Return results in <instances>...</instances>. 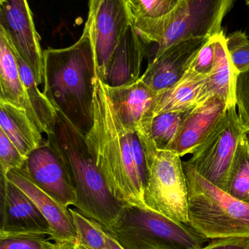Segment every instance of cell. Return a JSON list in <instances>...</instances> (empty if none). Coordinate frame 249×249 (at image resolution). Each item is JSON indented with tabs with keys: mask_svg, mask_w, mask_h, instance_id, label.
<instances>
[{
	"mask_svg": "<svg viewBox=\"0 0 249 249\" xmlns=\"http://www.w3.org/2000/svg\"><path fill=\"white\" fill-rule=\"evenodd\" d=\"M86 140L113 195L126 204L146 207L144 193L149 168L144 147L137 133L120 121L106 86L96 77L93 124Z\"/></svg>",
	"mask_w": 249,
	"mask_h": 249,
	"instance_id": "cell-1",
	"label": "cell"
},
{
	"mask_svg": "<svg viewBox=\"0 0 249 249\" xmlns=\"http://www.w3.org/2000/svg\"><path fill=\"white\" fill-rule=\"evenodd\" d=\"M43 93L57 111L85 135L93 124L95 63L90 36L84 26L71 46L43 51Z\"/></svg>",
	"mask_w": 249,
	"mask_h": 249,
	"instance_id": "cell-2",
	"label": "cell"
},
{
	"mask_svg": "<svg viewBox=\"0 0 249 249\" xmlns=\"http://www.w3.org/2000/svg\"><path fill=\"white\" fill-rule=\"evenodd\" d=\"M47 143L64 165L76 191L75 209L103 228L115 222L127 204L111 193L82 133L59 111Z\"/></svg>",
	"mask_w": 249,
	"mask_h": 249,
	"instance_id": "cell-3",
	"label": "cell"
},
{
	"mask_svg": "<svg viewBox=\"0 0 249 249\" xmlns=\"http://www.w3.org/2000/svg\"><path fill=\"white\" fill-rule=\"evenodd\" d=\"M188 187V225L207 239L249 237V203L209 182L183 162Z\"/></svg>",
	"mask_w": 249,
	"mask_h": 249,
	"instance_id": "cell-4",
	"label": "cell"
},
{
	"mask_svg": "<svg viewBox=\"0 0 249 249\" xmlns=\"http://www.w3.org/2000/svg\"><path fill=\"white\" fill-rule=\"evenodd\" d=\"M234 0H184L172 13L157 19L134 17L133 26L143 42L157 44L156 54L171 45L222 32V22Z\"/></svg>",
	"mask_w": 249,
	"mask_h": 249,
	"instance_id": "cell-5",
	"label": "cell"
},
{
	"mask_svg": "<svg viewBox=\"0 0 249 249\" xmlns=\"http://www.w3.org/2000/svg\"><path fill=\"white\" fill-rule=\"evenodd\" d=\"M104 230L124 249H200L207 240L187 224L134 205Z\"/></svg>",
	"mask_w": 249,
	"mask_h": 249,
	"instance_id": "cell-6",
	"label": "cell"
},
{
	"mask_svg": "<svg viewBox=\"0 0 249 249\" xmlns=\"http://www.w3.org/2000/svg\"><path fill=\"white\" fill-rule=\"evenodd\" d=\"M149 177L144 193L146 207L188 225V187L181 157L154 145L145 147Z\"/></svg>",
	"mask_w": 249,
	"mask_h": 249,
	"instance_id": "cell-7",
	"label": "cell"
},
{
	"mask_svg": "<svg viewBox=\"0 0 249 249\" xmlns=\"http://www.w3.org/2000/svg\"><path fill=\"white\" fill-rule=\"evenodd\" d=\"M134 22L131 0H89V31L96 77L105 83L114 53Z\"/></svg>",
	"mask_w": 249,
	"mask_h": 249,
	"instance_id": "cell-8",
	"label": "cell"
},
{
	"mask_svg": "<svg viewBox=\"0 0 249 249\" xmlns=\"http://www.w3.org/2000/svg\"><path fill=\"white\" fill-rule=\"evenodd\" d=\"M244 132L236 105L229 107L216 128L186 162L209 182L225 191L237 146Z\"/></svg>",
	"mask_w": 249,
	"mask_h": 249,
	"instance_id": "cell-9",
	"label": "cell"
},
{
	"mask_svg": "<svg viewBox=\"0 0 249 249\" xmlns=\"http://www.w3.org/2000/svg\"><path fill=\"white\" fill-rule=\"evenodd\" d=\"M0 28L32 69L38 85L44 84L43 51L27 0H0Z\"/></svg>",
	"mask_w": 249,
	"mask_h": 249,
	"instance_id": "cell-10",
	"label": "cell"
},
{
	"mask_svg": "<svg viewBox=\"0 0 249 249\" xmlns=\"http://www.w3.org/2000/svg\"><path fill=\"white\" fill-rule=\"evenodd\" d=\"M1 230L2 234H45L51 235L49 223L36 205L0 172ZM52 236V235H51Z\"/></svg>",
	"mask_w": 249,
	"mask_h": 249,
	"instance_id": "cell-11",
	"label": "cell"
},
{
	"mask_svg": "<svg viewBox=\"0 0 249 249\" xmlns=\"http://www.w3.org/2000/svg\"><path fill=\"white\" fill-rule=\"evenodd\" d=\"M210 37L181 41L156 54L140 77L142 81L156 93L172 87L185 75Z\"/></svg>",
	"mask_w": 249,
	"mask_h": 249,
	"instance_id": "cell-12",
	"label": "cell"
},
{
	"mask_svg": "<svg viewBox=\"0 0 249 249\" xmlns=\"http://www.w3.org/2000/svg\"><path fill=\"white\" fill-rule=\"evenodd\" d=\"M27 177L60 204L74 206L76 191L63 164L47 142L32 151L22 168Z\"/></svg>",
	"mask_w": 249,
	"mask_h": 249,
	"instance_id": "cell-13",
	"label": "cell"
},
{
	"mask_svg": "<svg viewBox=\"0 0 249 249\" xmlns=\"http://www.w3.org/2000/svg\"><path fill=\"white\" fill-rule=\"evenodd\" d=\"M106 89L120 121L126 127L135 131L140 139L148 137L154 117L157 93L148 87L140 77L125 86H106Z\"/></svg>",
	"mask_w": 249,
	"mask_h": 249,
	"instance_id": "cell-14",
	"label": "cell"
},
{
	"mask_svg": "<svg viewBox=\"0 0 249 249\" xmlns=\"http://www.w3.org/2000/svg\"><path fill=\"white\" fill-rule=\"evenodd\" d=\"M228 107L220 98L212 97L187 111L176 140L169 151L181 158L192 154L216 128Z\"/></svg>",
	"mask_w": 249,
	"mask_h": 249,
	"instance_id": "cell-15",
	"label": "cell"
},
{
	"mask_svg": "<svg viewBox=\"0 0 249 249\" xmlns=\"http://www.w3.org/2000/svg\"><path fill=\"white\" fill-rule=\"evenodd\" d=\"M7 178L36 205L49 223L51 235L54 240L63 242L77 241V231L69 208L64 207L42 191L22 169L11 170L7 173Z\"/></svg>",
	"mask_w": 249,
	"mask_h": 249,
	"instance_id": "cell-16",
	"label": "cell"
},
{
	"mask_svg": "<svg viewBox=\"0 0 249 249\" xmlns=\"http://www.w3.org/2000/svg\"><path fill=\"white\" fill-rule=\"evenodd\" d=\"M146 45L133 25L130 26L114 53L104 83L118 87L138 80L146 55Z\"/></svg>",
	"mask_w": 249,
	"mask_h": 249,
	"instance_id": "cell-17",
	"label": "cell"
},
{
	"mask_svg": "<svg viewBox=\"0 0 249 249\" xmlns=\"http://www.w3.org/2000/svg\"><path fill=\"white\" fill-rule=\"evenodd\" d=\"M0 100L5 101L24 109L40 130V124L20 77L16 54L1 28H0Z\"/></svg>",
	"mask_w": 249,
	"mask_h": 249,
	"instance_id": "cell-18",
	"label": "cell"
},
{
	"mask_svg": "<svg viewBox=\"0 0 249 249\" xmlns=\"http://www.w3.org/2000/svg\"><path fill=\"white\" fill-rule=\"evenodd\" d=\"M214 39V64L202 88L197 105L212 97L220 98L229 107L236 105L235 88L238 72L228 54L223 30L215 35Z\"/></svg>",
	"mask_w": 249,
	"mask_h": 249,
	"instance_id": "cell-19",
	"label": "cell"
},
{
	"mask_svg": "<svg viewBox=\"0 0 249 249\" xmlns=\"http://www.w3.org/2000/svg\"><path fill=\"white\" fill-rule=\"evenodd\" d=\"M0 129L26 158L44 143L42 132L27 112L3 100H0Z\"/></svg>",
	"mask_w": 249,
	"mask_h": 249,
	"instance_id": "cell-20",
	"label": "cell"
},
{
	"mask_svg": "<svg viewBox=\"0 0 249 249\" xmlns=\"http://www.w3.org/2000/svg\"><path fill=\"white\" fill-rule=\"evenodd\" d=\"M206 77L197 74L190 67L176 84L157 93L153 115L187 112L197 106Z\"/></svg>",
	"mask_w": 249,
	"mask_h": 249,
	"instance_id": "cell-21",
	"label": "cell"
},
{
	"mask_svg": "<svg viewBox=\"0 0 249 249\" xmlns=\"http://www.w3.org/2000/svg\"><path fill=\"white\" fill-rule=\"evenodd\" d=\"M12 47L17 58L20 77L24 83L32 107L40 124L41 132L48 135L51 133L53 127L55 125L57 119V110L43 92L42 93L39 90L38 88L39 85L32 69L13 48V45Z\"/></svg>",
	"mask_w": 249,
	"mask_h": 249,
	"instance_id": "cell-22",
	"label": "cell"
},
{
	"mask_svg": "<svg viewBox=\"0 0 249 249\" xmlns=\"http://www.w3.org/2000/svg\"><path fill=\"white\" fill-rule=\"evenodd\" d=\"M225 191L238 200L249 203V148L245 132L238 142Z\"/></svg>",
	"mask_w": 249,
	"mask_h": 249,
	"instance_id": "cell-23",
	"label": "cell"
},
{
	"mask_svg": "<svg viewBox=\"0 0 249 249\" xmlns=\"http://www.w3.org/2000/svg\"><path fill=\"white\" fill-rule=\"evenodd\" d=\"M187 112H165L155 115L151 124L149 136L140 142L149 139L159 150H170L176 140Z\"/></svg>",
	"mask_w": 249,
	"mask_h": 249,
	"instance_id": "cell-24",
	"label": "cell"
},
{
	"mask_svg": "<svg viewBox=\"0 0 249 249\" xmlns=\"http://www.w3.org/2000/svg\"><path fill=\"white\" fill-rule=\"evenodd\" d=\"M77 234V241L90 249H111L105 238L103 228L76 209L69 208Z\"/></svg>",
	"mask_w": 249,
	"mask_h": 249,
	"instance_id": "cell-25",
	"label": "cell"
},
{
	"mask_svg": "<svg viewBox=\"0 0 249 249\" xmlns=\"http://www.w3.org/2000/svg\"><path fill=\"white\" fill-rule=\"evenodd\" d=\"M57 241L45 234L0 233V249H53Z\"/></svg>",
	"mask_w": 249,
	"mask_h": 249,
	"instance_id": "cell-26",
	"label": "cell"
},
{
	"mask_svg": "<svg viewBox=\"0 0 249 249\" xmlns=\"http://www.w3.org/2000/svg\"><path fill=\"white\" fill-rule=\"evenodd\" d=\"M184 0H131L134 17L157 19L165 17Z\"/></svg>",
	"mask_w": 249,
	"mask_h": 249,
	"instance_id": "cell-27",
	"label": "cell"
},
{
	"mask_svg": "<svg viewBox=\"0 0 249 249\" xmlns=\"http://www.w3.org/2000/svg\"><path fill=\"white\" fill-rule=\"evenodd\" d=\"M226 48L237 72L249 67V39L241 31H237L226 36Z\"/></svg>",
	"mask_w": 249,
	"mask_h": 249,
	"instance_id": "cell-28",
	"label": "cell"
},
{
	"mask_svg": "<svg viewBox=\"0 0 249 249\" xmlns=\"http://www.w3.org/2000/svg\"><path fill=\"white\" fill-rule=\"evenodd\" d=\"M23 156L14 143L0 129V172L7 174L13 169H22L26 162Z\"/></svg>",
	"mask_w": 249,
	"mask_h": 249,
	"instance_id": "cell-29",
	"label": "cell"
},
{
	"mask_svg": "<svg viewBox=\"0 0 249 249\" xmlns=\"http://www.w3.org/2000/svg\"><path fill=\"white\" fill-rule=\"evenodd\" d=\"M235 98L240 121L245 130H249V67L237 74Z\"/></svg>",
	"mask_w": 249,
	"mask_h": 249,
	"instance_id": "cell-30",
	"label": "cell"
},
{
	"mask_svg": "<svg viewBox=\"0 0 249 249\" xmlns=\"http://www.w3.org/2000/svg\"><path fill=\"white\" fill-rule=\"evenodd\" d=\"M214 61L215 39L213 36L200 50L190 67L197 74L208 76L211 72Z\"/></svg>",
	"mask_w": 249,
	"mask_h": 249,
	"instance_id": "cell-31",
	"label": "cell"
},
{
	"mask_svg": "<svg viewBox=\"0 0 249 249\" xmlns=\"http://www.w3.org/2000/svg\"><path fill=\"white\" fill-rule=\"evenodd\" d=\"M200 249H249V237L216 238Z\"/></svg>",
	"mask_w": 249,
	"mask_h": 249,
	"instance_id": "cell-32",
	"label": "cell"
},
{
	"mask_svg": "<svg viewBox=\"0 0 249 249\" xmlns=\"http://www.w3.org/2000/svg\"><path fill=\"white\" fill-rule=\"evenodd\" d=\"M104 229V228H103ZM105 231V230H104ZM105 241H106L107 244H108V247L111 249H124L120 245L119 243L114 238L111 236L107 231H105Z\"/></svg>",
	"mask_w": 249,
	"mask_h": 249,
	"instance_id": "cell-33",
	"label": "cell"
},
{
	"mask_svg": "<svg viewBox=\"0 0 249 249\" xmlns=\"http://www.w3.org/2000/svg\"><path fill=\"white\" fill-rule=\"evenodd\" d=\"M74 244L73 242H65V241H57L55 247L53 249H74Z\"/></svg>",
	"mask_w": 249,
	"mask_h": 249,
	"instance_id": "cell-34",
	"label": "cell"
},
{
	"mask_svg": "<svg viewBox=\"0 0 249 249\" xmlns=\"http://www.w3.org/2000/svg\"><path fill=\"white\" fill-rule=\"evenodd\" d=\"M74 249H90L88 248V247H85L83 244H80L79 241H76L74 244Z\"/></svg>",
	"mask_w": 249,
	"mask_h": 249,
	"instance_id": "cell-35",
	"label": "cell"
},
{
	"mask_svg": "<svg viewBox=\"0 0 249 249\" xmlns=\"http://www.w3.org/2000/svg\"><path fill=\"white\" fill-rule=\"evenodd\" d=\"M245 136L247 138V142H248L249 148V130H245Z\"/></svg>",
	"mask_w": 249,
	"mask_h": 249,
	"instance_id": "cell-36",
	"label": "cell"
},
{
	"mask_svg": "<svg viewBox=\"0 0 249 249\" xmlns=\"http://www.w3.org/2000/svg\"><path fill=\"white\" fill-rule=\"evenodd\" d=\"M247 5H248L249 7V0H247Z\"/></svg>",
	"mask_w": 249,
	"mask_h": 249,
	"instance_id": "cell-37",
	"label": "cell"
}]
</instances>
